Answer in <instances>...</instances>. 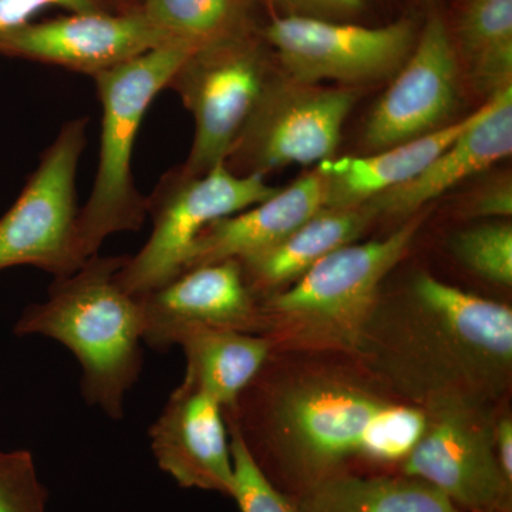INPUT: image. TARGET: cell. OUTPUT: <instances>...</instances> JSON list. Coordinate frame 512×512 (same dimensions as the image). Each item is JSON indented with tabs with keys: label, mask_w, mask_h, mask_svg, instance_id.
<instances>
[{
	"label": "cell",
	"mask_w": 512,
	"mask_h": 512,
	"mask_svg": "<svg viewBox=\"0 0 512 512\" xmlns=\"http://www.w3.org/2000/svg\"><path fill=\"white\" fill-rule=\"evenodd\" d=\"M494 446L501 471L508 483L512 484V419L510 412H503L495 417Z\"/></svg>",
	"instance_id": "f546056e"
},
{
	"label": "cell",
	"mask_w": 512,
	"mask_h": 512,
	"mask_svg": "<svg viewBox=\"0 0 512 512\" xmlns=\"http://www.w3.org/2000/svg\"><path fill=\"white\" fill-rule=\"evenodd\" d=\"M423 220L413 217L387 238L336 249L292 285L259 299V335L274 353L353 359L384 279L409 251Z\"/></svg>",
	"instance_id": "277c9868"
},
{
	"label": "cell",
	"mask_w": 512,
	"mask_h": 512,
	"mask_svg": "<svg viewBox=\"0 0 512 512\" xmlns=\"http://www.w3.org/2000/svg\"><path fill=\"white\" fill-rule=\"evenodd\" d=\"M174 345L187 360L185 382L211 394L224 412L234 409L274 352L265 336L207 326L184 329Z\"/></svg>",
	"instance_id": "ffe728a7"
},
{
	"label": "cell",
	"mask_w": 512,
	"mask_h": 512,
	"mask_svg": "<svg viewBox=\"0 0 512 512\" xmlns=\"http://www.w3.org/2000/svg\"><path fill=\"white\" fill-rule=\"evenodd\" d=\"M512 153V86L495 93L478 109L470 124L416 178L366 202L375 215L407 217L416 214L427 202L487 170Z\"/></svg>",
	"instance_id": "2e32d148"
},
{
	"label": "cell",
	"mask_w": 512,
	"mask_h": 512,
	"mask_svg": "<svg viewBox=\"0 0 512 512\" xmlns=\"http://www.w3.org/2000/svg\"><path fill=\"white\" fill-rule=\"evenodd\" d=\"M355 103L348 90L271 79L225 164L237 174L265 175L332 160Z\"/></svg>",
	"instance_id": "30bf717a"
},
{
	"label": "cell",
	"mask_w": 512,
	"mask_h": 512,
	"mask_svg": "<svg viewBox=\"0 0 512 512\" xmlns=\"http://www.w3.org/2000/svg\"><path fill=\"white\" fill-rule=\"evenodd\" d=\"M140 9L72 13L0 36V55L96 77L171 42ZM178 40V39H177Z\"/></svg>",
	"instance_id": "4fadbf2b"
},
{
	"label": "cell",
	"mask_w": 512,
	"mask_h": 512,
	"mask_svg": "<svg viewBox=\"0 0 512 512\" xmlns=\"http://www.w3.org/2000/svg\"><path fill=\"white\" fill-rule=\"evenodd\" d=\"M269 82L265 57L245 32L202 46L185 60L167 87L194 119L185 173L204 175L227 161Z\"/></svg>",
	"instance_id": "ba28073f"
},
{
	"label": "cell",
	"mask_w": 512,
	"mask_h": 512,
	"mask_svg": "<svg viewBox=\"0 0 512 512\" xmlns=\"http://www.w3.org/2000/svg\"><path fill=\"white\" fill-rule=\"evenodd\" d=\"M478 110L457 123L384 148L367 157H343L318 164L325 185V208H359L393 188L409 183L427 167L474 120Z\"/></svg>",
	"instance_id": "ac0fdd59"
},
{
	"label": "cell",
	"mask_w": 512,
	"mask_h": 512,
	"mask_svg": "<svg viewBox=\"0 0 512 512\" xmlns=\"http://www.w3.org/2000/svg\"><path fill=\"white\" fill-rule=\"evenodd\" d=\"M224 409L195 384H180L151 426L158 467L183 488L232 495L234 466Z\"/></svg>",
	"instance_id": "9a60e30c"
},
{
	"label": "cell",
	"mask_w": 512,
	"mask_h": 512,
	"mask_svg": "<svg viewBox=\"0 0 512 512\" xmlns=\"http://www.w3.org/2000/svg\"><path fill=\"white\" fill-rule=\"evenodd\" d=\"M281 16H302L343 22L365 9V0H274Z\"/></svg>",
	"instance_id": "83f0119b"
},
{
	"label": "cell",
	"mask_w": 512,
	"mask_h": 512,
	"mask_svg": "<svg viewBox=\"0 0 512 512\" xmlns=\"http://www.w3.org/2000/svg\"><path fill=\"white\" fill-rule=\"evenodd\" d=\"M457 97L456 43L443 18L434 15L370 114L366 147L376 153L447 126Z\"/></svg>",
	"instance_id": "7c38bea8"
},
{
	"label": "cell",
	"mask_w": 512,
	"mask_h": 512,
	"mask_svg": "<svg viewBox=\"0 0 512 512\" xmlns=\"http://www.w3.org/2000/svg\"><path fill=\"white\" fill-rule=\"evenodd\" d=\"M376 217L369 208H322L274 247L238 261L245 281L261 299L298 281L320 259L355 244Z\"/></svg>",
	"instance_id": "d6986e66"
},
{
	"label": "cell",
	"mask_w": 512,
	"mask_h": 512,
	"mask_svg": "<svg viewBox=\"0 0 512 512\" xmlns=\"http://www.w3.org/2000/svg\"><path fill=\"white\" fill-rule=\"evenodd\" d=\"M87 124V117L63 124L18 200L0 218V272L30 265L56 279L82 268L76 180L87 146Z\"/></svg>",
	"instance_id": "52a82bcc"
},
{
	"label": "cell",
	"mask_w": 512,
	"mask_h": 512,
	"mask_svg": "<svg viewBox=\"0 0 512 512\" xmlns=\"http://www.w3.org/2000/svg\"><path fill=\"white\" fill-rule=\"evenodd\" d=\"M423 409V433L399 473L439 488L460 512H512V484L495 453L494 404L448 399Z\"/></svg>",
	"instance_id": "9c48e42d"
},
{
	"label": "cell",
	"mask_w": 512,
	"mask_h": 512,
	"mask_svg": "<svg viewBox=\"0 0 512 512\" xmlns=\"http://www.w3.org/2000/svg\"><path fill=\"white\" fill-rule=\"evenodd\" d=\"M291 82L376 83L399 72L416 45L409 19L382 28L353 23L276 16L264 29Z\"/></svg>",
	"instance_id": "8fae6325"
},
{
	"label": "cell",
	"mask_w": 512,
	"mask_h": 512,
	"mask_svg": "<svg viewBox=\"0 0 512 512\" xmlns=\"http://www.w3.org/2000/svg\"><path fill=\"white\" fill-rule=\"evenodd\" d=\"M231 431L232 466H234V487L231 497L237 501L241 512H299L284 491L268 477L261 467L256 464L249 453L241 436L229 427Z\"/></svg>",
	"instance_id": "d4e9b609"
},
{
	"label": "cell",
	"mask_w": 512,
	"mask_h": 512,
	"mask_svg": "<svg viewBox=\"0 0 512 512\" xmlns=\"http://www.w3.org/2000/svg\"><path fill=\"white\" fill-rule=\"evenodd\" d=\"M49 6L72 13L110 12L107 0H0V36L28 25L37 12Z\"/></svg>",
	"instance_id": "4316f807"
},
{
	"label": "cell",
	"mask_w": 512,
	"mask_h": 512,
	"mask_svg": "<svg viewBox=\"0 0 512 512\" xmlns=\"http://www.w3.org/2000/svg\"><path fill=\"white\" fill-rule=\"evenodd\" d=\"M468 217H511V181H497L484 187L466 205Z\"/></svg>",
	"instance_id": "f1b7e54d"
},
{
	"label": "cell",
	"mask_w": 512,
	"mask_h": 512,
	"mask_svg": "<svg viewBox=\"0 0 512 512\" xmlns=\"http://www.w3.org/2000/svg\"><path fill=\"white\" fill-rule=\"evenodd\" d=\"M292 501L299 512H460L439 488L403 473L340 474Z\"/></svg>",
	"instance_id": "44dd1931"
},
{
	"label": "cell",
	"mask_w": 512,
	"mask_h": 512,
	"mask_svg": "<svg viewBox=\"0 0 512 512\" xmlns=\"http://www.w3.org/2000/svg\"><path fill=\"white\" fill-rule=\"evenodd\" d=\"M404 402L461 399L494 404L512 380V311L429 274L399 301L380 295L353 356Z\"/></svg>",
	"instance_id": "7a4b0ae2"
},
{
	"label": "cell",
	"mask_w": 512,
	"mask_h": 512,
	"mask_svg": "<svg viewBox=\"0 0 512 512\" xmlns=\"http://www.w3.org/2000/svg\"><path fill=\"white\" fill-rule=\"evenodd\" d=\"M127 256H92L72 275L53 279L49 298L23 311L15 333L42 335L72 350L82 367V394L113 420L143 367L144 320L138 296L117 281Z\"/></svg>",
	"instance_id": "3957f363"
},
{
	"label": "cell",
	"mask_w": 512,
	"mask_h": 512,
	"mask_svg": "<svg viewBox=\"0 0 512 512\" xmlns=\"http://www.w3.org/2000/svg\"><path fill=\"white\" fill-rule=\"evenodd\" d=\"M200 46L171 40L93 77L101 104L99 165L89 200L79 211L77 251L82 262L99 254L107 238L143 227L147 197L134 183L136 138L154 99Z\"/></svg>",
	"instance_id": "5b68a950"
},
{
	"label": "cell",
	"mask_w": 512,
	"mask_h": 512,
	"mask_svg": "<svg viewBox=\"0 0 512 512\" xmlns=\"http://www.w3.org/2000/svg\"><path fill=\"white\" fill-rule=\"evenodd\" d=\"M138 9L165 35L200 47L244 32L245 0H141Z\"/></svg>",
	"instance_id": "603a6c76"
},
{
	"label": "cell",
	"mask_w": 512,
	"mask_h": 512,
	"mask_svg": "<svg viewBox=\"0 0 512 512\" xmlns=\"http://www.w3.org/2000/svg\"><path fill=\"white\" fill-rule=\"evenodd\" d=\"M278 191L265 183L264 174H237L225 163L204 175H190L183 168L164 174L147 197L153 231L117 272L121 288L141 296L173 281L183 274L195 241L208 225L248 210Z\"/></svg>",
	"instance_id": "8992f818"
},
{
	"label": "cell",
	"mask_w": 512,
	"mask_h": 512,
	"mask_svg": "<svg viewBox=\"0 0 512 512\" xmlns=\"http://www.w3.org/2000/svg\"><path fill=\"white\" fill-rule=\"evenodd\" d=\"M457 39L471 79L488 97L512 83V0H463Z\"/></svg>",
	"instance_id": "7402d4cb"
},
{
	"label": "cell",
	"mask_w": 512,
	"mask_h": 512,
	"mask_svg": "<svg viewBox=\"0 0 512 512\" xmlns=\"http://www.w3.org/2000/svg\"><path fill=\"white\" fill-rule=\"evenodd\" d=\"M451 252L474 274L495 285H512V227L505 222L464 229L451 238Z\"/></svg>",
	"instance_id": "cb8c5ba5"
},
{
	"label": "cell",
	"mask_w": 512,
	"mask_h": 512,
	"mask_svg": "<svg viewBox=\"0 0 512 512\" xmlns=\"http://www.w3.org/2000/svg\"><path fill=\"white\" fill-rule=\"evenodd\" d=\"M225 413L256 464L293 495L353 466L389 467L416 446L426 412L350 363L306 362L264 369Z\"/></svg>",
	"instance_id": "6da1fadb"
},
{
	"label": "cell",
	"mask_w": 512,
	"mask_h": 512,
	"mask_svg": "<svg viewBox=\"0 0 512 512\" xmlns=\"http://www.w3.org/2000/svg\"><path fill=\"white\" fill-rule=\"evenodd\" d=\"M143 309V340L165 352L184 329L194 326L259 335V301L235 259L198 266L138 296Z\"/></svg>",
	"instance_id": "5bb4252c"
},
{
	"label": "cell",
	"mask_w": 512,
	"mask_h": 512,
	"mask_svg": "<svg viewBox=\"0 0 512 512\" xmlns=\"http://www.w3.org/2000/svg\"><path fill=\"white\" fill-rule=\"evenodd\" d=\"M47 498L32 454L0 451V512H47Z\"/></svg>",
	"instance_id": "484cf974"
},
{
	"label": "cell",
	"mask_w": 512,
	"mask_h": 512,
	"mask_svg": "<svg viewBox=\"0 0 512 512\" xmlns=\"http://www.w3.org/2000/svg\"><path fill=\"white\" fill-rule=\"evenodd\" d=\"M325 208V185L318 170L279 188L268 200L208 225L195 241L185 271L217 262L242 261L274 247Z\"/></svg>",
	"instance_id": "e0dca14e"
}]
</instances>
